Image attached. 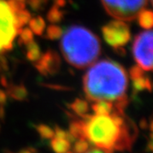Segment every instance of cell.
I'll use <instances>...</instances> for the list:
<instances>
[{"instance_id": "6", "label": "cell", "mask_w": 153, "mask_h": 153, "mask_svg": "<svg viewBox=\"0 0 153 153\" xmlns=\"http://www.w3.org/2000/svg\"><path fill=\"white\" fill-rule=\"evenodd\" d=\"M132 53L138 68L153 72V29L145 30L136 36Z\"/></svg>"}, {"instance_id": "14", "label": "cell", "mask_w": 153, "mask_h": 153, "mask_svg": "<svg viewBox=\"0 0 153 153\" xmlns=\"http://www.w3.org/2000/svg\"><path fill=\"white\" fill-rule=\"evenodd\" d=\"M151 1V5H152V7H153V0H150Z\"/></svg>"}, {"instance_id": "8", "label": "cell", "mask_w": 153, "mask_h": 153, "mask_svg": "<svg viewBox=\"0 0 153 153\" xmlns=\"http://www.w3.org/2000/svg\"><path fill=\"white\" fill-rule=\"evenodd\" d=\"M51 139V148L56 153H68L72 148L73 137L69 132L56 127Z\"/></svg>"}, {"instance_id": "2", "label": "cell", "mask_w": 153, "mask_h": 153, "mask_svg": "<svg viewBox=\"0 0 153 153\" xmlns=\"http://www.w3.org/2000/svg\"><path fill=\"white\" fill-rule=\"evenodd\" d=\"M129 78L119 63L103 59L90 65L83 78V89L91 102H104L126 107Z\"/></svg>"}, {"instance_id": "4", "label": "cell", "mask_w": 153, "mask_h": 153, "mask_svg": "<svg viewBox=\"0 0 153 153\" xmlns=\"http://www.w3.org/2000/svg\"><path fill=\"white\" fill-rule=\"evenodd\" d=\"M16 0H0V53L11 49L29 13Z\"/></svg>"}, {"instance_id": "5", "label": "cell", "mask_w": 153, "mask_h": 153, "mask_svg": "<svg viewBox=\"0 0 153 153\" xmlns=\"http://www.w3.org/2000/svg\"><path fill=\"white\" fill-rule=\"evenodd\" d=\"M105 11L114 19L131 21L137 19L149 0H101Z\"/></svg>"}, {"instance_id": "12", "label": "cell", "mask_w": 153, "mask_h": 153, "mask_svg": "<svg viewBox=\"0 0 153 153\" xmlns=\"http://www.w3.org/2000/svg\"><path fill=\"white\" fill-rule=\"evenodd\" d=\"M84 153H105V152H103L102 150H99V149H90L89 150H87Z\"/></svg>"}, {"instance_id": "11", "label": "cell", "mask_w": 153, "mask_h": 153, "mask_svg": "<svg viewBox=\"0 0 153 153\" xmlns=\"http://www.w3.org/2000/svg\"><path fill=\"white\" fill-rule=\"evenodd\" d=\"M148 130V146L150 151L153 153V118L150 120Z\"/></svg>"}, {"instance_id": "1", "label": "cell", "mask_w": 153, "mask_h": 153, "mask_svg": "<svg viewBox=\"0 0 153 153\" xmlns=\"http://www.w3.org/2000/svg\"><path fill=\"white\" fill-rule=\"evenodd\" d=\"M124 106L91 102L90 111L76 117L70 125L73 139L83 138L92 149L105 153L129 150L137 138V127Z\"/></svg>"}, {"instance_id": "7", "label": "cell", "mask_w": 153, "mask_h": 153, "mask_svg": "<svg viewBox=\"0 0 153 153\" xmlns=\"http://www.w3.org/2000/svg\"><path fill=\"white\" fill-rule=\"evenodd\" d=\"M102 35L109 45L122 49L129 42L131 32L129 26L123 20H113L102 28Z\"/></svg>"}, {"instance_id": "10", "label": "cell", "mask_w": 153, "mask_h": 153, "mask_svg": "<svg viewBox=\"0 0 153 153\" xmlns=\"http://www.w3.org/2000/svg\"><path fill=\"white\" fill-rule=\"evenodd\" d=\"M38 129V132L39 134L41 135L42 137L43 138H51L53 135V132H54V130L52 129L51 127L47 126H45V125H41L40 126L37 127Z\"/></svg>"}, {"instance_id": "9", "label": "cell", "mask_w": 153, "mask_h": 153, "mask_svg": "<svg viewBox=\"0 0 153 153\" xmlns=\"http://www.w3.org/2000/svg\"><path fill=\"white\" fill-rule=\"evenodd\" d=\"M137 20L139 25L145 30H149L153 28V11L148 9H144L138 14Z\"/></svg>"}, {"instance_id": "3", "label": "cell", "mask_w": 153, "mask_h": 153, "mask_svg": "<svg viewBox=\"0 0 153 153\" xmlns=\"http://www.w3.org/2000/svg\"><path fill=\"white\" fill-rule=\"evenodd\" d=\"M61 51L65 59L74 68L90 67L101 54V42L96 34L82 26H71L61 38Z\"/></svg>"}, {"instance_id": "13", "label": "cell", "mask_w": 153, "mask_h": 153, "mask_svg": "<svg viewBox=\"0 0 153 153\" xmlns=\"http://www.w3.org/2000/svg\"><path fill=\"white\" fill-rule=\"evenodd\" d=\"M19 153H33L31 150H30V149H23V150H21Z\"/></svg>"}]
</instances>
